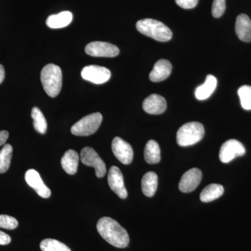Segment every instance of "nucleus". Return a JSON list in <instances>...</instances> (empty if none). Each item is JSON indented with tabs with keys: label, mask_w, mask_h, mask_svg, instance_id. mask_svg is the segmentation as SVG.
I'll list each match as a JSON object with an SVG mask.
<instances>
[{
	"label": "nucleus",
	"mask_w": 251,
	"mask_h": 251,
	"mask_svg": "<svg viewBox=\"0 0 251 251\" xmlns=\"http://www.w3.org/2000/svg\"><path fill=\"white\" fill-rule=\"evenodd\" d=\"M81 75L84 80L99 85L108 82L111 76V73L107 68L90 65L82 69Z\"/></svg>",
	"instance_id": "8"
},
{
	"label": "nucleus",
	"mask_w": 251,
	"mask_h": 251,
	"mask_svg": "<svg viewBox=\"0 0 251 251\" xmlns=\"http://www.w3.org/2000/svg\"><path fill=\"white\" fill-rule=\"evenodd\" d=\"M224 193V186L221 184L208 185L201 193V201L203 202H209L221 197Z\"/></svg>",
	"instance_id": "22"
},
{
	"label": "nucleus",
	"mask_w": 251,
	"mask_h": 251,
	"mask_svg": "<svg viewBox=\"0 0 251 251\" xmlns=\"http://www.w3.org/2000/svg\"><path fill=\"white\" fill-rule=\"evenodd\" d=\"M5 77V72L4 67L1 64H0V84L3 82Z\"/></svg>",
	"instance_id": "32"
},
{
	"label": "nucleus",
	"mask_w": 251,
	"mask_h": 251,
	"mask_svg": "<svg viewBox=\"0 0 251 251\" xmlns=\"http://www.w3.org/2000/svg\"><path fill=\"white\" fill-rule=\"evenodd\" d=\"M80 160L85 166L93 167L97 177H103L106 174L105 163L93 148L86 147L82 149L80 152Z\"/></svg>",
	"instance_id": "6"
},
{
	"label": "nucleus",
	"mask_w": 251,
	"mask_h": 251,
	"mask_svg": "<svg viewBox=\"0 0 251 251\" xmlns=\"http://www.w3.org/2000/svg\"><path fill=\"white\" fill-rule=\"evenodd\" d=\"M41 80L46 94L54 98L58 96L62 89V70L55 64H47L41 71Z\"/></svg>",
	"instance_id": "2"
},
{
	"label": "nucleus",
	"mask_w": 251,
	"mask_h": 251,
	"mask_svg": "<svg viewBox=\"0 0 251 251\" xmlns=\"http://www.w3.org/2000/svg\"><path fill=\"white\" fill-rule=\"evenodd\" d=\"M142 191L145 196L153 197L158 187V176L153 172H148L142 179Z\"/></svg>",
	"instance_id": "20"
},
{
	"label": "nucleus",
	"mask_w": 251,
	"mask_h": 251,
	"mask_svg": "<svg viewBox=\"0 0 251 251\" xmlns=\"http://www.w3.org/2000/svg\"><path fill=\"white\" fill-rule=\"evenodd\" d=\"M9 138V133L6 130H1L0 131V146L4 145L6 140Z\"/></svg>",
	"instance_id": "31"
},
{
	"label": "nucleus",
	"mask_w": 251,
	"mask_h": 251,
	"mask_svg": "<svg viewBox=\"0 0 251 251\" xmlns=\"http://www.w3.org/2000/svg\"><path fill=\"white\" fill-rule=\"evenodd\" d=\"M73 14L70 11H62L58 14L51 15L46 20L48 27L59 29L67 27L72 22Z\"/></svg>",
	"instance_id": "17"
},
{
	"label": "nucleus",
	"mask_w": 251,
	"mask_h": 251,
	"mask_svg": "<svg viewBox=\"0 0 251 251\" xmlns=\"http://www.w3.org/2000/svg\"><path fill=\"white\" fill-rule=\"evenodd\" d=\"M235 31L241 41L251 42V20L247 15L242 14L237 16Z\"/></svg>",
	"instance_id": "16"
},
{
	"label": "nucleus",
	"mask_w": 251,
	"mask_h": 251,
	"mask_svg": "<svg viewBox=\"0 0 251 251\" xmlns=\"http://www.w3.org/2000/svg\"><path fill=\"white\" fill-rule=\"evenodd\" d=\"M31 118L34 120V127L36 131L41 134H45L47 130V122L40 109L34 107L31 110Z\"/></svg>",
	"instance_id": "23"
},
{
	"label": "nucleus",
	"mask_w": 251,
	"mask_h": 251,
	"mask_svg": "<svg viewBox=\"0 0 251 251\" xmlns=\"http://www.w3.org/2000/svg\"><path fill=\"white\" fill-rule=\"evenodd\" d=\"M171 63L166 59H159L153 66L150 74V80L153 82H159L166 80L171 74Z\"/></svg>",
	"instance_id": "15"
},
{
	"label": "nucleus",
	"mask_w": 251,
	"mask_h": 251,
	"mask_svg": "<svg viewBox=\"0 0 251 251\" xmlns=\"http://www.w3.org/2000/svg\"><path fill=\"white\" fill-rule=\"evenodd\" d=\"M13 148L9 144L5 145L0 151V173H5L9 170L12 158Z\"/></svg>",
	"instance_id": "24"
},
{
	"label": "nucleus",
	"mask_w": 251,
	"mask_h": 251,
	"mask_svg": "<svg viewBox=\"0 0 251 251\" xmlns=\"http://www.w3.org/2000/svg\"><path fill=\"white\" fill-rule=\"evenodd\" d=\"M204 135V128L198 122H188L180 127L176 133V142L181 147L199 143Z\"/></svg>",
	"instance_id": "4"
},
{
	"label": "nucleus",
	"mask_w": 251,
	"mask_h": 251,
	"mask_svg": "<svg viewBox=\"0 0 251 251\" xmlns=\"http://www.w3.org/2000/svg\"><path fill=\"white\" fill-rule=\"evenodd\" d=\"M79 156L75 150H69L61 159L62 168L69 175H75L78 167Z\"/></svg>",
	"instance_id": "18"
},
{
	"label": "nucleus",
	"mask_w": 251,
	"mask_h": 251,
	"mask_svg": "<svg viewBox=\"0 0 251 251\" xmlns=\"http://www.w3.org/2000/svg\"><path fill=\"white\" fill-rule=\"evenodd\" d=\"M11 239L9 235L0 231V245H7L11 243Z\"/></svg>",
	"instance_id": "30"
},
{
	"label": "nucleus",
	"mask_w": 251,
	"mask_h": 251,
	"mask_svg": "<svg viewBox=\"0 0 251 251\" xmlns=\"http://www.w3.org/2000/svg\"><path fill=\"white\" fill-rule=\"evenodd\" d=\"M143 108L147 113L161 115L166 111L167 108L166 99L159 94H151L144 100Z\"/></svg>",
	"instance_id": "14"
},
{
	"label": "nucleus",
	"mask_w": 251,
	"mask_h": 251,
	"mask_svg": "<svg viewBox=\"0 0 251 251\" xmlns=\"http://www.w3.org/2000/svg\"><path fill=\"white\" fill-rule=\"evenodd\" d=\"M97 229L100 235L113 247L119 249L128 247L130 242L128 232L115 220L101 218L97 223Z\"/></svg>",
	"instance_id": "1"
},
{
	"label": "nucleus",
	"mask_w": 251,
	"mask_h": 251,
	"mask_svg": "<svg viewBox=\"0 0 251 251\" xmlns=\"http://www.w3.org/2000/svg\"><path fill=\"white\" fill-rule=\"evenodd\" d=\"M42 251H72L65 244L56 239H46L40 244Z\"/></svg>",
	"instance_id": "25"
},
{
	"label": "nucleus",
	"mask_w": 251,
	"mask_h": 251,
	"mask_svg": "<svg viewBox=\"0 0 251 251\" xmlns=\"http://www.w3.org/2000/svg\"><path fill=\"white\" fill-rule=\"evenodd\" d=\"M202 177V172L198 168H192L186 172L179 181L180 191L183 193L192 192L199 186Z\"/></svg>",
	"instance_id": "12"
},
{
	"label": "nucleus",
	"mask_w": 251,
	"mask_h": 251,
	"mask_svg": "<svg viewBox=\"0 0 251 251\" xmlns=\"http://www.w3.org/2000/svg\"><path fill=\"white\" fill-rule=\"evenodd\" d=\"M18 226L17 220L12 216L0 215V227L6 229H14Z\"/></svg>",
	"instance_id": "27"
},
{
	"label": "nucleus",
	"mask_w": 251,
	"mask_h": 251,
	"mask_svg": "<svg viewBox=\"0 0 251 251\" xmlns=\"http://www.w3.org/2000/svg\"><path fill=\"white\" fill-rule=\"evenodd\" d=\"M108 181L109 186L119 197L122 199L127 198L128 193L124 182L123 175L117 167L112 166L110 168L108 175Z\"/></svg>",
	"instance_id": "11"
},
{
	"label": "nucleus",
	"mask_w": 251,
	"mask_h": 251,
	"mask_svg": "<svg viewBox=\"0 0 251 251\" xmlns=\"http://www.w3.org/2000/svg\"><path fill=\"white\" fill-rule=\"evenodd\" d=\"M144 156L149 164H155L161 161V150L155 140H150L148 142L144 151Z\"/></svg>",
	"instance_id": "21"
},
{
	"label": "nucleus",
	"mask_w": 251,
	"mask_h": 251,
	"mask_svg": "<svg viewBox=\"0 0 251 251\" xmlns=\"http://www.w3.org/2000/svg\"><path fill=\"white\" fill-rule=\"evenodd\" d=\"M176 4L185 9H191L196 7L198 0H175Z\"/></svg>",
	"instance_id": "29"
},
{
	"label": "nucleus",
	"mask_w": 251,
	"mask_h": 251,
	"mask_svg": "<svg viewBox=\"0 0 251 251\" xmlns=\"http://www.w3.org/2000/svg\"><path fill=\"white\" fill-rule=\"evenodd\" d=\"M238 95L240 98L242 108L247 110H251V87L242 86L238 90Z\"/></svg>",
	"instance_id": "26"
},
{
	"label": "nucleus",
	"mask_w": 251,
	"mask_h": 251,
	"mask_svg": "<svg viewBox=\"0 0 251 251\" xmlns=\"http://www.w3.org/2000/svg\"><path fill=\"white\" fill-rule=\"evenodd\" d=\"M244 145L237 140L231 139L223 144L220 150L219 158L221 162L227 163L237 156L245 154Z\"/></svg>",
	"instance_id": "9"
},
{
	"label": "nucleus",
	"mask_w": 251,
	"mask_h": 251,
	"mask_svg": "<svg viewBox=\"0 0 251 251\" xmlns=\"http://www.w3.org/2000/svg\"><path fill=\"white\" fill-rule=\"evenodd\" d=\"M112 150L115 157L123 164H130L133 161V149L120 137H116L112 140Z\"/></svg>",
	"instance_id": "10"
},
{
	"label": "nucleus",
	"mask_w": 251,
	"mask_h": 251,
	"mask_svg": "<svg viewBox=\"0 0 251 251\" xmlns=\"http://www.w3.org/2000/svg\"><path fill=\"white\" fill-rule=\"evenodd\" d=\"M217 86V79L214 75H208L205 82L196 89V97L198 100H205L211 97Z\"/></svg>",
	"instance_id": "19"
},
{
	"label": "nucleus",
	"mask_w": 251,
	"mask_h": 251,
	"mask_svg": "<svg viewBox=\"0 0 251 251\" xmlns=\"http://www.w3.org/2000/svg\"><path fill=\"white\" fill-rule=\"evenodd\" d=\"M226 0H214L211 8V13L214 18L222 16L226 11Z\"/></svg>",
	"instance_id": "28"
},
{
	"label": "nucleus",
	"mask_w": 251,
	"mask_h": 251,
	"mask_svg": "<svg viewBox=\"0 0 251 251\" xmlns=\"http://www.w3.org/2000/svg\"><path fill=\"white\" fill-rule=\"evenodd\" d=\"M103 117L100 112L90 114L74 124L71 128L72 134L77 136H88L97 131L101 125Z\"/></svg>",
	"instance_id": "5"
},
{
	"label": "nucleus",
	"mask_w": 251,
	"mask_h": 251,
	"mask_svg": "<svg viewBox=\"0 0 251 251\" xmlns=\"http://www.w3.org/2000/svg\"><path fill=\"white\" fill-rule=\"evenodd\" d=\"M136 28L144 35L161 42L170 41L173 36L172 31L166 25L151 18H146L138 21Z\"/></svg>",
	"instance_id": "3"
},
{
	"label": "nucleus",
	"mask_w": 251,
	"mask_h": 251,
	"mask_svg": "<svg viewBox=\"0 0 251 251\" xmlns=\"http://www.w3.org/2000/svg\"><path fill=\"white\" fill-rule=\"evenodd\" d=\"M85 52L92 57H115L120 53V50L110 43L94 41L86 46Z\"/></svg>",
	"instance_id": "7"
},
{
	"label": "nucleus",
	"mask_w": 251,
	"mask_h": 251,
	"mask_svg": "<svg viewBox=\"0 0 251 251\" xmlns=\"http://www.w3.org/2000/svg\"><path fill=\"white\" fill-rule=\"evenodd\" d=\"M25 178V181L27 184L32 188L41 198H49L50 197V190L46 186L41 179L40 175L35 170H28L26 172Z\"/></svg>",
	"instance_id": "13"
}]
</instances>
